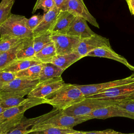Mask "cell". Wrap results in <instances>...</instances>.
Here are the masks:
<instances>
[{
  "mask_svg": "<svg viewBox=\"0 0 134 134\" xmlns=\"http://www.w3.org/2000/svg\"><path fill=\"white\" fill-rule=\"evenodd\" d=\"M85 98L76 84L65 83L61 87L43 98L45 103L52 106L53 108L63 110Z\"/></svg>",
  "mask_w": 134,
  "mask_h": 134,
  "instance_id": "cell-1",
  "label": "cell"
},
{
  "mask_svg": "<svg viewBox=\"0 0 134 134\" xmlns=\"http://www.w3.org/2000/svg\"><path fill=\"white\" fill-rule=\"evenodd\" d=\"M44 98L27 97L19 105L6 109L0 116V131L5 134L17 125L24 118V113L35 106L44 104Z\"/></svg>",
  "mask_w": 134,
  "mask_h": 134,
  "instance_id": "cell-2",
  "label": "cell"
},
{
  "mask_svg": "<svg viewBox=\"0 0 134 134\" xmlns=\"http://www.w3.org/2000/svg\"><path fill=\"white\" fill-rule=\"evenodd\" d=\"M26 18L24 16L11 14L0 26V36L8 35L18 39L33 38L32 31L26 25Z\"/></svg>",
  "mask_w": 134,
  "mask_h": 134,
  "instance_id": "cell-3",
  "label": "cell"
},
{
  "mask_svg": "<svg viewBox=\"0 0 134 134\" xmlns=\"http://www.w3.org/2000/svg\"><path fill=\"white\" fill-rule=\"evenodd\" d=\"M119 100L85 97L82 101L63 110L66 115L71 116H86L93 111L109 105H117Z\"/></svg>",
  "mask_w": 134,
  "mask_h": 134,
  "instance_id": "cell-4",
  "label": "cell"
},
{
  "mask_svg": "<svg viewBox=\"0 0 134 134\" xmlns=\"http://www.w3.org/2000/svg\"><path fill=\"white\" fill-rule=\"evenodd\" d=\"M86 116H71L66 115L63 110L58 109L55 114L43 121L37 124L32 130L43 129L48 127L73 128L75 126L88 120Z\"/></svg>",
  "mask_w": 134,
  "mask_h": 134,
  "instance_id": "cell-5",
  "label": "cell"
},
{
  "mask_svg": "<svg viewBox=\"0 0 134 134\" xmlns=\"http://www.w3.org/2000/svg\"><path fill=\"white\" fill-rule=\"evenodd\" d=\"M134 82V73L130 76L113 81L88 85H77V87L83 93L85 97L100 93L105 90L120 86Z\"/></svg>",
  "mask_w": 134,
  "mask_h": 134,
  "instance_id": "cell-6",
  "label": "cell"
},
{
  "mask_svg": "<svg viewBox=\"0 0 134 134\" xmlns=\"http://www.w3.org/2000/svg\"><path fill=\"white\" fill-rule=\"evenodd\" d=\"M88 97L114 100L134 99V82L110 88Z\"/></svg>",
  "mask_w": 134,
  "mask_h": 134,
  "instance_id": "cell-7",
  "label": "cell"
},
{
  "mask_svg": "<svg viewBox=\"0 0 134 134\" xmlns=\"http://www.w3.org/2000/svg\"><path fill=\"white\" fill-rule=\"evenodd\" d=\"M51 38L54 44L57 55L75 52L81 40L79 37L58 34H51Z\"/></svg>",
  "mask_w": 134,
  "mask_h": 134,
  "instance_id": "cell-8",
  "label": "cell"
},
{
  "mask_svg": "<svg viewBox=\"0 0 134 134\" xmlns=\"http://www.w3.org/2000/svg\"><path fill=\"white\" fill-rule=\"evenodd\" d=\"M65 84L61 76L39 81L27 95V97L43 98Z\"/></svg>",
  "mask_w": 134,
  "mask_h": 134,
  "instance_id": "cell-9",
  "label": "cell"
},
{
  "mask_svg": "<svg viewBox=\"0 0 134 134\" xmlns=\"http://www.w3.org/2000/svg\"><path fill=\"white\" fill-rule=\"evenodd\" d=\"M103 47H111L109 39L95 34L88 38L81 39L75 52L83 58L91 51Z\"/></svg>",
  "mask_w": 134,
  "mask_h": 134,
  "instance_id": "cell-10",
  "label": "cell"
},
{
  "mask_svg": "<svg viewBox=\"0 0 134 134\" xmlns=\"http://www.w3.org/2000/svg\"><path fill=\"white\" fill-rule=\"evenodd\" d=\"M89 120L92 119H106L114 117H121L134 120V114H131L117 105H109L97 109L86 116Z\"/></svg>",
  "mask_w": 134,
  "mask_h": 134,
  "instance_id": "cell-11",
  "label": "cell"
},
{
  "mask_svg": "<svg viewBox=\"0 0 134 134\" xmlns=\"http://www.w3.org/2000/svg\"><path fill=\"white\" fill-rule=\"evenodd\" d=\"M57 110L53 108L51 111L35 118H27L24 117L17 125L5 134H27L31 131L37 124L52 116Z\"/></svg>",
  "mask_w": 134,
  "mask_h": 134,
  "instance_id": "cell-12",
  "label": "cell"
},
{
  "mask_svg": "<svg viewBox=\"0 0 134 134\" xmlns=\"http://www.w3.org/2000/svg\"><path fill=\"white\" fill-rule=\"evenodd\" d=\"M66 11L75 17H81L85 19L94 27L99 28L95 18L89 12L85 4L77 0H68Z\"/></svg>",
  "mask_w": 134,
  "mask_h": 134,
  "instance_id": "cell-13",
  "label": "cell"
},
{
  "mask_svg": "<svg viewBox=\"0 0 134 134\" xmlns=\"http://www.w3.org/2000/svg\"><path fill=\"white\" fill-rule=\"evenodd\" d=\"M95 34L89 27L87 21L81 17H75L69 26L66 35L80 38L83 39Z\"/></svg>",
  "mask_w": 134,
  "mask_h": 134,
  "instance_id": "cell-14",
  "label": "cell"
},
{
  "mask_svg": "<svg viewBox=\"0 0 134 134\" xmlns=\"http://www.w3.org/2000/svg\"><path fill=\"white\" fill-rule=\"evenodd\" d=\"M32 90L20 92H1L0 98L1 105L5 109L17 106L24 102L26 98L24 96L27 95Z\"/></svg>",
  "mask_w": 134,
  "mask_h": 134,
  "instance_id": "cell-15",
  "label": "cell"
},
{
  "mask_svg": "<svg viewBox=\"0 0 134 134\" xmlns=\"http://www.w3.org/2000/svg\"><path fill=\"white\" fill-rule=\"evenodd\" d=\"M60 11L56 7H54L52 9L44 13L41 22L32 30L33 38L50 32Z\"/></svg>",
  "mask_w": 134,
  "mask_h": 134,
  "instance_id": "cell-16",
  "label": "cell"
},
{
  "mask_svg": "<svg viewBox=\"0 0 134 134\" xmlns=\"http://www.w3.org/2000/svg\"><path fill=\"white\" fill-rule=\"evenodd\" d=\"M86 57L105 58L114 60L123 64L130 70L134 71V66L131 65L124 57L115 52L111 47H103L96 49L87 54Z\"/></svg>",
  "mask_w": 134,
  "mask_h": 134,
  "instance_id": "cell-17",
  "label": "cell"
},
{
  "mask_svg": "<svg viewBox=\"0 0 134 134\" xmlns=\"http://www.w3.org/2000/svg\"><path fill=\"white\" fill-rule=\"evenodd\" d=\"M39 82V80H30L16 77L8 84L0 88V91L20 92L28 90H32Z\"/></svg>",
  "mask_w": 134,
  "mask_h": 134,
  "instance_id": "cell-18",
  "label": "cell"
},
{
  "mask_svg": "<svg viewBox=\"0 0 134 134\" xmlns=\"http://www.w3.org/2000/svg\"><path fill=\"white\" fill-rule=\"evenodd\" d=\"M74 17L68 11L60 10L50 32L51 34H66L69 26Z\"/></svg>",
  "mask_w": 134,
  "mask_h": 134,
  "instance_id": "cell-19",
  "label": "cell"
},
{
  "mask_svg": "<svg viewBox=\"0 0 134 134\" xmlns=\"http://www.w3.org/2000/svg\"><path fill=\"white\" fill-rule=\"evenodd\" d=\"M83 57L75 52L63 55H57L50 63L59 66L64 71Z\"/></svg>",
  "mask_w": 134,
  "mask_h": 134,
  "instance_id": "cell-20",
  "label": "cell"
},
{
  "mask_svg": "<svg viewBox=\"0 0 134 134\" xmlns=\"http://www.w3.org/2000/svg\"><path fill=\"white\" fill-rule=\"evenodd\" d=\"M42 63L35 59L17 60L10 63L0 71H6L16 73L31 66Z\"/></svg>",
  "mask_w": 134,
  "mask_h": 134,
  "instance_id": "cell-21",
  "label": "cell"
},
{
  "mask_svg": "<svg viewBox=\"0 0 134 134\" xmlns=\"http://www.w3.org/2000/svg\"><path fill=\"white\" fill-rule=\"evenodd\" d=\"M64 70L52 63H43V66L39 74V80L42 81L48 79L61 76Z\"/></svg>",
  "mask_w": 134,
  "mask_h": 134,
  "instance_id": "cell-22",
  "label": "cell"
},
{
  "mask_svg": "<svg viewBox=\"0 0 134 134\" xmlns=\"http://www.w3.org/2000/svg\"><path fill=\"white\" fill-rule=\"evenodd\" d=\"M35 54L33 38H25L23 41L21 46L17 53L16 57L17 60L35 59Z\"/></svg>",
  "mask_w": 134,
  "mask_h": 134,
  "instance_id": "cell-23",
  "label": "cell"
},
{
  "mask_svg": "<svg viewBox=\"0 0 134 134\" xmlns=\"http://www.w3.org/2000/svg\"><path fill=\"white\" fill-rule=\"evenodd\" d=\"M57 55L54 44L51 41L35 54V59L43 63H49Z\"/></svg>",
  "mask_w": 134,
  "mask_h": 134,
  "instance_id": "cell-24",
  "label": "cell"
},
{
  "mask_svg": "<svg viewBox=\"0 0 134 134\" xmlns=\"http://www.w3.org/2000/svg\"><path fill=\"white\" fill-rule=\"evenodd\" d=\"M23 41L19 42L8 50L0 53V71L12 62L17 60L16 54L21 46Z\"/></svg>",
  "mask_w": 134,
  "mask_h": 134,
  "instance_id": "cell-25",
  "label": "cell"
},
{
  "mask_svg": "<svg viewBox=\"0 0 134 134\" xmlns=\"http://www.w3.org/2000/svg\"><path fill=\"white\" fill-rule=\"evenodd\" d=\"M43 66V63L31 66L25 70L16 73V77L30 80H39V74Z\"/></svg>",
  "mask_w": 134,
  "mask_h": 134,
  "instance_id": "cell-26",
  "label": "cell"
},
{
  "mask_svg": "<svg viewBox=\"0 0 134 134\" xmlns=\"http://www.w3.org/2000/svg\"><path fill=\"white\" fill-rule=\"evenodd\" d=\"M24 39H18L8 35H2L0 37V53L11 49Z\"/></svg>",
  "mask_w": 134,
  "mask_h": 134,
  "instance_id": "cell-27",
  "label": "cell"
},
{
  "mask_svg": "<svg viewBox=\"0 0 134 134\" xmlns=\"http://www.w3.org/2000/svg\"><path fill=\"white\" fill-rule=\"evenodd\" d=\"M73 128H63L59 127H48L32 130L27 134H68L75 132Z\"/></svg>",
  "mask_w": 134,
  "mask_h": 134,
  "instance_id": "cell-28",
  "label": "cell"
},
{
  "mask_svg": "<svg viewBox=\"0 0 134 134\" xmlns=\"http://www.w3.org/2000/svg\"><path fill=\"white\" fill-rule=\"evenodd\" d=\"M51 36V33L48 32L43 35L33 38L34 48L36 53L40 51L48 43L52 41Z\"/></svg>",
  "mask_w": 134,
  "mask_h": 134,
  "instance_id": "cell-29",
  "label": "cell"
},
{
  "mask_svg": "<svg viewBox=\"0 0 134 134\" xmlns=\"http://www.w3.org/2000/svg\"><path fill=\"white\" fill-rule=\"evenodd\" d=\"M54 7H55L54 0H41L37 5L34 6L32 13L34 14L39 9H42L44 13H46Z\"/></svg>",
  "mask_w": 134,
  "mask_h": 134,
  "instance_id": "cell-30",
  "label": "cell"
},
{
  "mask_svg": "<svg viewBox=\"0 0 134 134\" xmlns=\"http://www.w3.org/2000/svg\"><path fill=\"white\" fill-rule=\"evenodd\" d=\"M43 17V15H35L29 18H26L25 24L27 27L32 31L41 22Z\"/></svg>",
  "mask_w": 134,
  "mask_h": 134,
  "instance_id": "cell-31",
  "label": "cell"
},
{
  "mask_svg": "<svg viewBox=\"0 0 134 134\" xmlns=\"http://www.w3.org/2000/svg\"><path fill=\"white\" fill-rule=\"evenodd\" d=\"M16 78V73L6 71H0V88L8 84Z\"/></svg>",
  "mask_w": 134,
  "mask_h": 134,
  "instance_id": "cell-32",
  "label": "cell"
},
{
  "mask_svg": "<svg viewBox=\"0 0 134 134\" xmlns=\"http://www.w3.org/2000/svg\"><path fill=\"white\" fill-rule=\"evenodd\" d=\"M117 105L126 111L134 114V99L118 100Z\"/></svg>",
  "mask_w": 134,
  "mask_h": 134,
  "instance_id": "cell-33",
  "label": "cell"
},
{
  "mask_svg": "<svg viewBox=\"0 0 134 134\" xmlns=\"http://www.w3.org/2000/svg\"><path fill=\"white\" fill-rule=\"evenodd\" d=\"M14 2L5 7L0 6V26L9 17Z\"/></svg>",
  "mask_w": 134,
  "mask_h": 134,
  "instance_id": "cell-34",
  "label": "cell"
},
{
  "mask_svg": "<svg viewBox=\"0 0 134 134\" xmlns=\"http://www.w3.org/2000/svg\"><path fill=\"white\" fill-rule=\"evenodd\" d=\"M85 134H127L115 131L113 129H106L102 131H85Z\"/></svg>",
  "mask_w": 134,
  "mask_h": 134,
  "instance_id": "cell-35",
  "label": "cell"
},
{
  "mask_svg": "<svg viewBox=\"0 0 134 134\" xmlns=\"http://www.w3.org/2000/svg\"><path fill=\"white\" fill-rule=\"evenodd\" d=\"M55 7L61 11H66L68 0H54Z\"/></svg>",
  "mask_w": 134,
  "mask_h": 134,
  "instance_id": "cell-36",
  "label": "cell"
},
{
  "mask_svg": "<svg viewBox=\"0 0 134 134\" xmlns=\"http://www.w3.org/2000/svg\"><path fill=\"white\" fill-rule=\"evenodd\" d=\"M127 2L130 13L132 15L134 14V0H128Z\"/></svg>",
  "mask_w": 134,
  "mask_h": 134,
  "instance_id": "cell-37",
  "label": "cell"
},
{
  "mask_svg": "<svg viewBox=\"0 0 134 134\" xmlns=\"http://www.w3.org/2000/svg\"><path fill=\"white\" fill-rule=\"evenodd\" d=\"M13 2H15V0H2L0 3V6L5 7Z\"/></svg>",
  "mask_w": 134,
  "mask_h": 134,
  "instance_id": "cell-38",
  "label": "cell"
},
{
  "mask_svg": "<svg viewBox=\"0 0 134 134\" xmlns=\"http://www.w3.org/2000/svg\"><path fill=\"white\" fill-rule=\"evenodd\" d=\"M68 134H85V131H75V132L69 133Z\"/></svg>",
  "mask_w": 134,
  "mask_h": 134,
  "instance_id": "cell-39",
  "label": "cell"
},
{
  "mask_svg": "<svg viewBox=\"0 0 134 134\" xmlns=\"http://www.w3.org/2000/svg\"><path fill=\"white\" fill-rule=\"evenodd\" d=\"M5 109H4L3 108V107L2 106V105H1V98H0V116L1 115V114L3 113V111L5 110Z\"/></svg>",
  "mask_w": 134,
  "mask_h": 134,
  "instance_id": "cell-40",
  "label": "cell"
},
{
  "mask_svg": "<svg viewBox=\"0 0 134 134\" xmlns=\"http://www.w3.org/2000/svg\"><path fill=\"white\" fill-rule=\"evenodd\" d=\"M41 0H37V1H36V4H35V5H37L40 1H41Z\"/></svg>",
  "mask_w": 134,
  "mask_h": 134,
  "instance_id": "cell-41",
  "label": "cell"
},
{
  "mask_svg": "<svg viewBox=\"0 0 134 134\" xmlns=\"http://www.w3.org/2000/svg\"><path fill=\"white\" fill-rule=\"evenodd\" d=\"M77 1H80V2H81V3H84V1H83V0H77Z\"/></svg>",
  "mask_w": 134,
  "mask_h": 134,
  "instance_id": "cell-42",
  "label": "cell"
},
{
  "mask_svg": "<svg viewBox=\"0 0 134 134\" xmlns=\"http://www.w3.org/2000/svg\"><path fill=\"white\" fill-rule=\"evenodd\" d=\"M127 134H134V133H127Z\"/></svg>",
  "mask_w": 134,
  "mask_h": 134,
  "instance_id": "cell-43",
  "label": "cell"
},
{
  "mask_svg": "<svg viewBox=\"0 0 134 134\" xmlns=\"http://www.w3.org/2000/svg\"><path fill=\"white\" fill-rule=\"evenodd\" d=\"M126 1H128V0H126Z\"/></svg>",
  "mask_w": 134,
  "mask_h": 134,
  "instance_id": "cell-44",
  "label": "cell"
},
{
  "mask_svg": "<svg viewBox=\"0 0 134 134\" xmlns=\"http://www.w3.org/2000/svg\"><path fill=\"white\" fill-rule=\"evenodd\" d=\"M0 134H1V131H0Z\"/></svg>",
  "mask_w": 134,
  "mask_h": 134,
  "instance_id": "cell-45",
  "label": "cell"
},
{
  "mask_svg": "<svg viewBox=\"0 0 134 134\" xmlns=\"http://www.w3.org/2000/svg\"><path fill=\"white\" fill-rule=\"evenodd\" d=\"M133 16H134V14H133Z\"/></svg>",
  "mask_w": 134,
  "mask_h": 134,
  "instance_id": "cell-46",
  "label": "cell"
}]
</instances>
